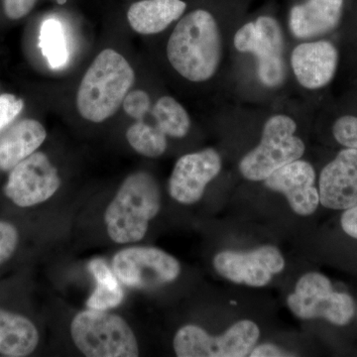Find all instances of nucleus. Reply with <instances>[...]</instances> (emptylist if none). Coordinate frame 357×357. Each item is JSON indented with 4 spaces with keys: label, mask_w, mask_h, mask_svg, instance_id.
I'll list each match as a JSON object with an SVG mask.
<instances>
[{
    "label": "nucleus",
    "mask_w": 357,
    "mask_h": 357,
    "mask_svg": "<svg viewBox=\"0 0 357 357\" xmlns=\"http://www.w3.org/2000/svg\"><path fill=\"white\" fill-rule=\"evenodd\" d=\"M344 0H307L294 6L289 26L294 36L309 39L333 31L344 14Z\"/></svg>",
    "instance_id": "16"
},
{
    "label": "nucleus",
    "mask_w": 357,
    "mask_h": 357,
    "mask_svg": "<svg viewBox=\"0 0 357 357\" xmlns=\"http://www.w3.org/2000/svg\"><path fill=\"white\" fill-rule=\"evenodd\" d=\"M264 182L268 189L283 194L297 215L307 217L318 208L316 172L309 162L300 159L291 162L275 171Z\"/></svg>",
    "instance_id": "14"
},
{
    "label": "nucleus",
    "mask_w": 357,
    "mask_h": 357,
    "mask_svg": "<svg viewBox=\"0 0 357 357\" xmlns=\"http://www.w3.org/2000/svg\"><path fill=\"white\" fill-rule=\"evenodd\" d=\"M47 138L43 124L24 119L13 126L0 139V171H10L35 153Z\"/></svg>",
    "instance_id": "17"
},
{
    "label": "nucleus",
    "mask_w": 357,
    "mask_h": 357,
    "mask_svg": "<svg viewBox=\"0 0 357 357\" xmlns=\"http://www.w3.org/2000/svg\"><path fill=\"white\" fill-rule=\"evenodd\" d=\"M222 158L213 148L185 154L174 167L169 192L178 203H198L204 196L206 185L218 177L222 170Z\"/></svg>",
    "instance_id": "12"
},
{
    "label": "nucleus",
    "mask_w": 357,
    "mask_h": 357,
    "mask_svg": "<svg viewBox=\"0 0 357 357\" xmlns=\"http://www.w3.org/2000/svg\"><path fill=\"white\" fill-rule=\"evenodd\" d=\"M112 270L119 280L129 288L152 289L177 280L181 264L177 258L162 249L133 246L114 255Z\"/></svg>",
    "instance_id": "9"
},
{
    "label": "nucleus",
    "mask_w": 357,
    "mask_h": 357,
    "mask_svg": "<svg viewBox=\"0 0 357 357\" xmlns=\"http://www.w3.org/2000/svg\"><path fill=\"white\" fill-rule=\"evenodd\" d=\"M342 229L347 236L357 239V204L345 210L340 220Z\"/></svg>",
    "instance_id": "29"
},
{
    "label": "nucleus",
    "mask_w": 357,
    "mask_h": 357,
    "mask_svg": "<svg viewBox=\"0 0 357 357\" xmlns=\"http://www.w3.org/2000/svg\"><path fill=\"white\" fill-rule=\"evenodd\" d=\"M121 107H123L126 114L132 117L136 121H143L150 112L151 100L146 91L137 89L126 95Z\"/></svg>",
    "instance_id": "25"
},
{
    "label": "nucleus",
    "mask_w": 357,
    "mask_h": 357,
    "mask_svg": "<svg viewBox=\"0 0 357 357\" xmlns=\"http://www.w3.org/2000/svg\"><path fill=\"white\" fill-rule=\"evenodd\" d=\"M126 139L134 151L147 158H158L165 153L167 137L157 126L136 121L126 131Z\"/></svg>",
    "instance_id": "23"
},
{
    "label": "nucleus",
    "mask_w": 357,
    "mask_h": 357,
    "mask_svg": "<svg viewBox=\"0 0 357 357\" xmlns=\"http://www.w3.org/2000/svg\"><path fill=\"white\" fill-rule=\"evenodd\" d=\"M39 340L38 328L31 319L0 307V356H31Z\"/></svg>",
    "instance_id": "19"
},
{
    "label": "nucleus",
    "mask_w": 357,
    "mask_h": 357,
    "mask_svg": "<svg viewBox=\"0 0 357 357\" xmlns=\"http://www.w3.org/2000/svg\"><path fill=\"white\" fill-rule=\"evenodd\" d=\"M297 124L286 114L270 117L259 144L241 159L239 171L246 180L265 181L275 171L302 158L305 143L296 135Z\"/></svg>",
    "instance_id": "5"
},
{
    "label": "nucleus",
    "mask_w": 357,
    "mask_h": 357,
    "mask_svg": "<svg viewBox=\"0 0 357 357\" xmlns=\"http://www.w3.org/2000/svg\"><path fill=\"white\" fill-rule=\"evenodd\" d=\"M155 126L166 136L183 138L191 128V119L185 107L172 96H162L152 109Z\"/></svg>",
    "instance_id": "22"
},
{
    "label": "nucleus",
    "mask_w": 357,
    "mask_h": 357,
    "mask_svg": "<svg viewBox=\"0 0 357 357\" xmlns=\"http://www.w3.org/2000/svg\"><path fill=\"white\" fill-rule=\"evenodd\" d=\"M333 134L342 146L357 149V117L354 115L340 117L333 123Z\"/></svg>",
    "instance_id": "24"
},
{
    "label": "nucleus",
    "mask_w": 357,
    "mask_h": 357,
    "mask_svg": "<svg viewBox=\"0 0 357 357\" xmlns=\"http://www.w3.org/2000/svg\"><path fill=\"white\" fill-rule=\"evenodd\" d=\"M70 337L84 356L136 357L139 344L128 321L116 314L89 309L70 324Z\"/></svg>",
    "instance_id": "4"
},
{
    "label": "nucleus",
    "mask_w": 357,
    "mask_h": 357,
    "mask_svg": "<svg viewBox=\"0 0 357 357\" xmlns=\"http://www.w3.org/2000/svg\"><path fill=\"white\" fill-rule=\"evenodd\" d=\"M287 304L298 318H323L340 326L349 325L356 310L351 295L333 290L330 279L318 272L301 277L295 292L288 297Z\"/></svg>",
    "instance_id": "6"
},
{
    "label": "nucleus",
    "mask_w": 357,
    "mask_h": 357,
    "mask_svg": "<svg viewBox=\"0 0 357 357\" xmlns=\"http://www.w3.org/2000/svg\"><path fill=\"white\" fill-rule=\"evenodd\" d=\"M234 47L241 53L257 58L258 77L267 88H277L285 81L283 31L278 21L271 16H260L246 23L234 35Z\"/></svg>",
    "instance_id": "7"
},
{
    "label": "nucleus",
    "mask_w": 357,
    "mask_h": 357,
    "mask_svg": "<svg viewBox=\"0 0 357 357\" xmlns=\"http://www.w3.org/2000/svg\"><path fill=\"white\" fill-rule=\"evenodd\" d=\"M161 208V192L151 174L139 171L122 183L105 213L107 234L119 244L138 243Z\"/></svg>",
    "instance_id": "3"
},
{
    "label": "nucleus",
    "mask_w": 357,
    "mask_h": 357,
    "mask_svg": "<svg viewBox=\"0 0 357 357\" xmlns=\"http://www.w3.org/2000/svg\"><path fill=\"white\" fill-rule=\"evenodd\" d=\"M319 204L345 211L357 204V149L345 148L321 171Z\"/></svg>",
    "instance_id": "13"
},
{
    "label": "nucleus",
    "mask_w": 357,
    "mask_h": 357,
    "mask_svg": "<svg viewBox=\"0 0 357 357\" xmlns=\"http://www.w3.org/2000/svg\"><path fill=\"white\" fill-rule=\"evenodd\" d=\"M251 357H285L294 356L293 354L281 349L277 345L264 344L255 347L249 354Z\"/></svg>",
    "instance_id": "30"
},
{
    "label": "nucleus",
    "mask_w": 357,
    "mask_h": 357,
    "mask_svg": "<svg viewBox=\"0 0 357 357\" xmlns=\"http://www.w3.org/2000/svg\"><path fill=\"white\" fill-rule=\"evenodd\" d=\"M20 234L15 225L0 220V265L8 261L18 246Z\"/></svg>",
    "instance_id": "26"
},
{
    "label": "nucleus",
    "mask_w": 357,
    "mask_h": 357,
    "mask_svg": "<svg viewBox=\"0 0 357 357\" xmlns=\"http://www.w3.org/2000/svg\"><path fill=\"white\" fill-rule=\"evenodd\" d=\"M222 45L213 14L197 9L174 28L167 44V57L183 77L194 83L208 81L220 67Z\"/></svg>",
    "instance_id": "1"
},
{
    "label": "nucleus",
    "mask_w": 357,
    "mask_h": 357,
    "mask_svg": "<svg viewBox=\"0 0 357 357\" xmlns=\"http://www.w3.org/2000/svg\"><path fill=\"white\" fill-rule=\"evenodd\" d=\"M37 0H3L4 13L9 20L25 17L35 6Z\"/></svg>",
    "instance_id": "28"
},
{
    "label": "nucleus",
    "mask_w": 357,
    "mask_h": 357,
    "mask_svg": "<svg viewBox=\"0 0 357 357\" xmlns=\"http://www.w3.org/2000/svg\"><path fill=\"white\" fill-rule=\"evenodd\" d=\"M213 267L220 276L236 284L264 287L285 268L278 248L264 245L249 252L225 250L213 258Z\"/></svg>",
    "instance_id": "11"
},
{
    "label": "nucleus",
    "mask_w": 357,
    "mask_h": 357,
    "mask_svg": "<svg viewBox=\"0 0 357 357\" xmlns=\"http://www.w3.org/2000/svg\"><path fill=\"white\" fill-rule=\"evenodd\" d=\"M291 66L301 86L307 89L325 88L337 73L338 52L328 41L306 42L292 51Z\"/></svg>",
    "instance_id": "15"
},
{
    "label": "nucleus",
    "mask_w": 357,
    "mask_h": 357,
    "mask_svg": "<svg viewBox=\"0 0 357 357\" xmlns=\"http://www.w3.org/2000/svg\"><path fill=\"white\" fill-rule=\"evenodd\" d=\"M187 4L183 0H140L128 9L129 25L142 35L164 31L184 14Z\"/></svg>",
    "instance_id": "18"
},
{
    "label": "nucleus",
    "mask_w": 357,
    "mask_h": 357,
    "mask_svg": "<svg viewBox=\"0 0 357 357\" xmlns=\"http://www.w3.org/2000/svg\"><path fill=\"white\" fill-rule=\"evenodd\" d=\"M39 48L51 69H63L68 64L69 48L65 28L60 20L48 18L43 21L40 27Z\"/></svg>",
    "instance_id": "21"
},
{
    "label": "nucleus",
    "mask_w": 357,
    "mask_h": 357,
    "mask_svg": "<svg viewBox=\"0 0 357 357\" xmlns=\"http://www.w3.org/2000/svg\"><path fill=\"white\" fill-rule=\"evenodd\" d=\"M89 269L96 282L95 290L86 302L89 309L107 311L119 307L124 299V292L114 270L100 258L91 260Z\"/></svg>",
    "instance_id": "20"
},
{
    "label": "nucleus",
    "mask_w": 357,
    "mask_h": 357,
    "mask_svg": "<svg viewBox=\"0 0 357 357\" xmlns=\"http://www.w3.org/2000/svg\"><path fill=\"white\" fill-rule=\"evenodd\" d=\"M57 168L43 152H35L11 169L4 194L20 208H32L49 201L60 189Z\"/></svg>",
    "instance_id": "10"
},
{
    "label": "nucleus",
    "mask_w": 357,
    "mask_h": 357,
    "mask_svg": "<svg viewBox=\"0 0 357 357\" xmlns=\"http://www.w3.org/2000/svg\"><path fill=\"white\" fill-rule=\"evenodd\" d=\"M24 109V102L11 93L0 96V131L3 130Z\"/></svg>",
    "instance_id": "27"
},
{
    "label": "nucleus",
    "mask_w": 357,
    "mask_h": 357,
    "mask_svg": "<svg viewBox=\"0 0 357 357\" xmlns=\"http://www.w3.org/2000/svg\"><path fill=\"white\" fill-rule=\"evenodd\" d=\"M135 81V73L121 54L100 52L89 66L77 93V109L86 121L100 123L114 116Z\"/></svg>",
    "instance_id": "2"
},
{
    "label": "nucleus",
    "mask_w": 357,
    "mask_h": 357,
    "mask_svg": "<svg viewBox=\"0 0 357 357\" xmlns=\"http://www.w3.org/2000/svg\"><path fill=\"white\" fill-rule=\"evenodd\" d=\"M259 337V328L249 319L237 321L217 337L198 326L187 325L176 333L173 347L178 357H244L249 356Z\"/></svg>",
    "instance_id": "8"
}]
</instances>
